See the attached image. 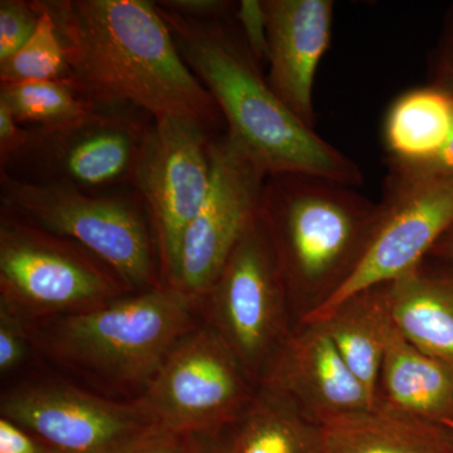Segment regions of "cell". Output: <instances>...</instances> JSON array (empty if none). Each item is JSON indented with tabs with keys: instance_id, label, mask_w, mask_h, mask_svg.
<instances>
[{
	"instance_id": "1",
	"label": "cell",
	"mask_w": 453,
	"mask_h": 453,
	"mask_svg": "<svg viewBox=\"0 0 453 453\" xmlns=\"http://www.w3.org/2000/svg\"><path fill=\"white\" fill-rule=\"evenodd\" d=\"M67 49L70 80L100 109L133 110L154 120L187 119L205 129L223 116L192 73L157 3L50 0Z\"/></svg>"
},
{
	"instance_id": "2",
	"label": "cell",
	"mask_w": 453,
	"mask_h": 453,
	"mask_svg": "<svg viewBox=\"0 0 453 453\" xmlns=\"http://www.w3.org/2000/svg\"><path fill=\"white\" fill-rule=\"evenodd\" d=\"M159 9L188 67L216 101L226 135L267 175H316L356 188L363 183L359 165L277 96L243 37L225 19H190Z\"/></svg>"
},
{
	"instance_id": "3",
	"label": "cell",
	"mask_w": 453,
	"mask_h": 453,
	"mask_svg": "<svg viewBox=\"0 0 453 453\" xmlns=\"http://www.w3.org/2000/svg\"><path fill=\"white\" fill-rule=\"evenodd\" d=\"M380 216V202L356 187L316 175H268L259 219L297 325L354 275Z\"/></svg>"
},
{
	"instance_id": "4",
	"label": "cell",
	"mask_w": 453,
	"mask_h": 453,
	"mask_svg": "<svg viewBox=\"0 0 453 453\" xmlns=\"http://www.w3.org/2000/svg\"><path fill=\"white\" fill-rule=\"evenodd\" d=\"M196 297L157 286L100 308L65 315L44 342L53 356L101 380L146 387L170 351L192 332Z\"/></svg>"
},
{
	"instance_id": "5",
	"label": "cell",
	"mask_w": 453,
	"mask_h": 453,
	"mask_svg": "<svg viewBox=\"0 0 453 453\" xmlns=\"http://www.w3.org/2000/svg\"><path fill=\"white\" fill-rule=\"evenodd\" d=\"M0 198L13 217L74 241L127 288H157L153 241L142 211L122 198L88 195L58 181H32L2 169Z\"/></svg>"
},
{
	"instance_id": "6",
	"label": "cell",
	"mask_w": 453,
	"mask_h": 453,
	"mask_svg": "<svg viewBox=\"0 0 453 453\" xmlns=\"http://www.w3.org/2000/svg\"><path fill=\"white\" fill-rule=\"evenodd\" d=\"M257 386L214 327L192 330L134 401L154 427L186 436L235 427Z\"/></svg>"
},
{
	"instance_id": "7",
	"label": "cell",
	"mask_w": 453,
	"mask_h": 453,
	"mask_svg": "<svg viewBox=\"0 0 453 453\" xmlns=\"http://www.w3.org/2000/svg\"><path fill=\"white\" fill-rule=\"evenodd\" d=\"M125 288L80 244L9 214L2 216L0 303L16 314H80L118 299Z\"/></svg>"
},
{
	"instance_id": "8",
	"label": "cell",
	"mask_w": 453,
	"mask_h": 453,
	"mask_svg": "<svg viewBox=\"0 0 453 453\" xmlns=\"http://www.w3.org/2000/svg\"><path fill=\"white\" fill-rule=\"evenodd\" d=\"M208 296L214 329L258 387L277 350L297 326L259 214L234 247Z\"/></svg>"
},
{
	"instance_id": "9",
	"label": "cell",
	"mask_w": 453,
	"mask_h": 453,
	"mask_svg": "<svg viewBox=\"0 0 453 453\" xmlns=\"http://www.w3.org/2000/svg\"><path fill=\"white\" fill-rule=\"evenodd\" d=\"M211 139L210 130L196 121L154 120L131 178L153 223L169 283L177 271L183 235L210 189Z\"/></svg>"
},
{
	"instance_id": "10",
	"label": "cell",
	"mask_w": 453,
	"mask_h": 453,
	"mask_svg": "<svg viewBox=\"0 0 453 453\" xmlns=\"http://www.w3.org/2000/svg\"><path fill=\"white\" fill-rule=\"evenodd\" d=\"M210 153V189L183 235L169 283L196 299L208 296L234 247L257 219L268 177L226 134L211 140Z\"/></svg>"
},
{
	"instance_id": "11",
	"label": "cell",
	"mask_w": 453,
	"mask_h": 453,
	"mask_svg": "<svg viewBox=\"0 0 453 453\" xmlns=\"http://www.w3.org/2000/svg\"><path fill=\"white\" fill-rule=\"evenodd\" d=\"M381 216L354 275L300 324L320 323L357 292L383 285L428 257L453 225V174L405 184H384Z\"/></svg>"
},
{
	"instance_id": "12",
	"label": "cell",
	"mask_w": 453,
	"mask_h": 453,
	"mask_svg": "<svg viewBox=\"0 0 453 453\" xmlns=\"http://www.w3.org/2000/svg\"><path fill=\"white\" fill-rule=\"evenodd\" d=\"M0 413L64 453H121L153 427L134 402L116 403L65 384L8 390Z\"/></svg>"
},
{
	"instance_id": "13",
	"label": "cell",
	"mask_w": 453,
	"mask_h": 453,
	"mask_svg": "<svg viewBox=\"0 0 453 453\" xmlns=\"http://www.w3.org/2000/svg\"><path fill=\"white\" fill-rule=\"evenodd\" d=\"M136 112L98 109L64 129L35 127V139L19 159L29 157L50 175L41 181L70 184L85 192L131 180L150 127Z\"/></svg>"
},
{
	"instance_id": "14",
	"label": "cell",
	"mask_w": 453,
	"mask_h": 453,
	"mask_svg": "<svg viewBox=\"0 0 453 453\" xmlns=\"http://www.w3.org/2000/svg\"><path fill=\"white\" fill-rule=\"evenodd\" d=\"M314 427L374 408L321 323L299 324L259 381Z\"/></svg>"
},
{
	"instance_id": "15",
	"label": "cell",
	"mask_w": 453,
	"mask_h": 453,
	"mask_svg": "<svg viewBox=\"0 0 453 453\" xmlns=\"http://www.w3.org/2000/svg\"><path fill=\"white\" fill-rule=\"evenodd\" d=\"M268 85L303 124L315 129L314 85L332 42V0H264Z\"/></svg>"
},
{
	"instance_id": "16",
	"label": "cell",
	"mask_w": 453,
	"mask_h": 453,
	"mask_svg": "<svg viewBox=\"0 0 453 453\" xmlns=\"http://www.w3.org/2000/svg\"><path fill=\"white\" fill-rule=\"evenodd\" d=\"M387 285L398 332L423 353L453 366V266L428 256Z\"/></svg>"
},
{
	"instance_id": "17",
	"label": "cell",
	"mask_w": 453,
	"mask_h": 453,
	"mask_svg": "<svg viewBox=\"0 0 453 453\" xmlns=\"http://www.w3.org/2000/svg\"><path fill=\"white\" fill-rule=\"evenodd\" d=\"M375 407L445 427L453 422V366L423 353L396 329L381 362Z\"/></svg>"
},
{
	"instance_id": "18",
	"label": "cell",
	"mask_w": 453,
	"mask_h": 453,
	"mask_svg": "<svg viewBox=\"0 0 453 453\" xmlns=\"http://www.w3.org/2000/svg\"><path fill=\"white\" fill-rule=\"evenodd\" d=\"M312 453H453L442 426L374 407L315 428Z\"/></svg>"
},
{
	"instance_id": "19",
	"label": "cell",
	"mask_w": 453,
	"mask_h": 453,
	"mask_svg": "<svg viewBox=\"0 0 453 453\" xmlns=\"http://www.w3.org/2000/svg\"><path fill=\"white\" fill-rule=\"evenodd\" d=\"M320 323L375 407L381 362L396 330L388 285L372 286L351 295Z\"/></svg>"
},
{
	"instance_id": "20",
	"label": "cell",
	"mask_w": 453,
	"mask_h": 453,
	"mask_svg": "<svg viewBox=\"0 0 453 453\" xmlns=\"http://www.w3.org/2000/svg\"><path fill=\"white\" fill-rule=\"evenodd\" d=\"M453 130V97L432 85L399 95L383 124L388 168L428 162L445 146Z\"/></svg>"
},
{
	"instance_id": "21",
	"label": "cell",
	"mask_w": 453,
	"mask_h": 453,
	"mask_svg": "<svg viewBox=\"0 0 453 453\" xmlns=\"http://www.w3.org/2000/svg\"><path fill=\"white\" fill-rule=\"evenodd\" d=\"M314 426L264 387L235 425L231 453H312Z\"/></svg>"
},
{
	"instance_id": "22",
	"label": "cell",
	"mask_w": 453,
	"mask_h": 453,
	"mask_svg": "<svg viewBox=\"0 0 453 453\" xmlns=\"http://www.w3.org/2000/svg\"><path fill=\"white\" fill-rule=\"evenodd\" d=\"M0 101L20 124L42 130L64 129L100 109L70 79L2 85Z\"/></svg>"
},
{
	"instance_id": "23",
	"label": "cell",
	"mask_w": 453,
	"mask_h": 453,
	"mask_svg": "<svg viewBox=\"0 0 453 453\" xmlns=\"http://www.w3.org/2000/svg\"><path fill=\"white\" fill-rule=\"evenodd\" d=\"M40 22L31 38L13 56L0 62L2 85L70 79L67 49L49 9L35 2Z\"/></svg>"
},
{
	"instance_id": "24",
	"label": "cell",
	"mask_w": 453,
	"mask_h": 453,
	"mask_svg": "<svg viewBox=\"0 0 453 453\" xmlns=\"http://www.w3.org/2000/svg\"><path fill=\"white\" fill-rule=\"evenodd\" d=\"M40 22L35 2H0V62L13 56L32 37Z\"/></svg>"
},
{
	"instance_id": "25",
	"label": "cell",
	"mask_w": 453,
	"mask_h": 453,
	"mask_svg": "<svg viewBox=\"0 0 453 453\" xmlns=\"http://www.w3.org/2000/svg\"><path fill=\"white\" fill-rule=\"evenodd\" d=\"M428 83L453 97V4L443 17L442 28L429 55Z\"/></svg>"
},
{
	"instance_id": "26",
	"label": "cell",
	"mask_w": 453,
	"mask_h": 453,
	"mask_svg": "<svg viewBox=\"0 0 453 453\" xmlns=\"http://www.w3.org/2000/svg\"><path fill=\"white\" fill-rule=\"evenodd\" d=\"M22 316L0 303V372H9L23 362L26 356V332Z\"/></svg>"
},
{
	"instance_id": "27",
	"label": "cell",
	"mask_w": 453,
	"mask_h": 453,
	"mask_svg": "<svg viewBox=\"0 0 453 453\" xmlns=\"http://www.w3.org/2000/svg\"><path fill=\"white\" fill-rule=\"evenodd\" d=\"M33 139H35V129L23 127L7 104L0 101V162H2V169H5L9 163L19 159L28 150Z\"/></svg>"
},
{
	"instance_id": "28",
	"label": "cell",
	"mask_w": 453,
	"mask_h": 453,
	"mask_svg": "<svg viewBox=\"0 0 453 453\" xmlns=\"http://www.w3.org/2000/svg\"><path fill=\"white\" fill-rule=\"evenodd\" d=\"M238 22L241 25L242 37L247 47L257 62L266 61L267 32L265 20L264 5L257 0H243L237 5Z\"/></svg>"
},
{
	"instance_id": "29",
	"label": "cell",
	"mask_w": 453,
	"mask_h": 453,
	"mask_svg": "<svg viewBox=\"0 0 453 453\" xmlns=\"http://www.w3.org/2000/svg\"><path fill=\"white\" fill-rule=\"evenodd\" d=\"M453 174V130L445 146L428 162L413 166L388 168L386 184H405Z\"/></svg>"
},
{
	"instance_id": "30",
	"label": "cell",
	"mask_w": 453,
	"mask_h": 453,
	"mask_svg": "<svg viewBox=\"0 0 453 453\" xmlns=\"http://www.w3.org/2000/svg\"><path fill=\"white\" fill-rule=\"evenodd\" d=\"M190 437L153 426L121 453H187Z\"/></svg>"
},
{
	"instance_id": "31",
	"label": "cell",
	"mask_w": 453,
	"mask_h": 453,
	"mask_svg": "<svg viewBox=\"0 0 453 453\" xmlns=\"http://www.w3.org/2000/svg\"><path fill=\"white\" fill-rule=\"evenodd\" d=\"M0 453H64L8 419H0Z\"/></svg>"
},
{
	"instance_id": "32",
	"label": "cell",
	"mask_w": 453,
	"mask_h": 453,
	"mask_svg": "<svg viewBox=\"0 0 453 453\" xmlns=\"http://www.w3.org/2000/svg\"><path fill=\"white\" fill-rule=\"evenodd\" d=\"M160 8L196 20L223 19L234 3L225 0H162Z\"/></svg>"
},
{
	"instance_id": "33",
	"label": "cell",
	"mask_w": 453,
	"mask_h": 453,
	"mask_svg": "<svg viewBox=\"0 0 453 453\" xmlns=\"http://www.w3.org/2000/svg\"><path fill=\"white\" fill-rule=\"evenodd\" d=\"M187 453H231V441L222 442L219 434H195Z\"/></svg>"
},
{
	"instance_id": "34",
	"label": "cell",
	"mask_w": 453,
	"mask_h": 453,
	"mask_svg": "<svg viewBox=\"0 0 453 453\" xmlns=\"http://www.w3.org/2000/svg\"><path fill=\"white\" fill-rule=\"evenodd\" d=\"M429 257L440 259L445 264L453 266V225L445 234L438 241L436 246L434 247Z\"/></svg>"
},
{
	"instance_id": "35",
	"label": "cell",
	"mask_w": 453,
	"mask_h": 453,
	"mask_svg": "<svg viewBox=\"0 0 453 453\" xmlns=\"http://www.w3.org/2000/svg\"><path fill=\"white\" fill-rule=\"evenodd\" d=\"M445 428L449 432V434H451L453 440V422L447 423Z\"/></svg>"
}]
</instances>
